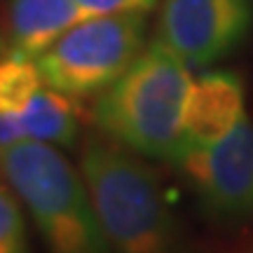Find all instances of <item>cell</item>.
I'll use <instances>...</instances> for the list:
<instances>
[{
    "mask_svg": "<svg viewBox=\"0 0 253 253\" xmlns=\"http://www.w3.org/2000/svg\"><path fill=\"white\" fill-rule=\"evenodd\" d=\"M78 167L113 253H188L181 223L141 155L89 136Z\"/></svg>",
    "mask_w": 253,
    "mask_h": 253,
    "instance_id": "6da1fadb",
    "label": "cell"
},
{
    "mask_svg": "<svg viewBox=\"0 0 253 253\" xmlns=\"http://www.w3.org/2000/svg\"><path fill=\"white\" fill-rule=\"evenodd\" d=\"M190 84V66L155 38L99 94L91 120L101 136L126 150L148 160L171 162L183 145Z\"/></svg>",
    "mask_w": 253,
    "mask_h": 253,
    "instance_id": "7a4b0ae2",
    "label": "cell"
},
{
    "mask_svg": "<svg viewBox=\"0 0 253 253\" xmlns=\"http://www.w3.org/2000/svg\"><path fill=\"white\" fill-rule=\"evenodd\" d=\"M0 176L21 199L47 253H113L80 167L56 145L21 141L0 153Z\"/></svg>",
    "mask_w": 253,
    "mask_h": 253,
    "instance_id": "3957f363",
    "label": "cell"
},
{
    "mask_svg": "<svg viewBox=\"0 0 253 253\" xmlns=\"http://www.w3.org/2000/svg\"><path fill=\"white\" fill-rule=\"evenodd\" d=\"M145 12L87 17L36 56L52 89L73 99L99 96L143 52Z\"/></svg>",
    "mask_w": 253,
    "mask_h": 253,
    "instance_id": "277c9868",
    "label": "cell"
},
{
    "mask_svg": "<svg viewBox=\"0 0 253 253\" xmlns=\"http://www.w3.org/2000/svg\"><path fill=\"white\" fill-rule=\"evenodd\" d=\"M171 164L211 220L235 225L253 218V125L249 118L216 143L183 145Z\"/></svg>",
    "mask_w": 253,
    "mask_h": 253,
    "instance_id": "5b68a950",
    "label": "cell"
},
{
    "mask_svg": "<svg viewBox=\"0 0 253 253\" xmlns=\"http://www.w3.org/2000/svg\"><path fill=\"white\" fill-rule=\"evenodd\" d=\"M253 0H162L157 40L190 68L213 66L244 42Z\"/></svg>",
    "mask_w": 253,
    "mask_h": 253,
    "instance_id": "8992f818",
    "label": "cell"
},
{
    "mask_svg": "<svg viewBox=\"0 0 253 253\" xmlns=\"http://www.w3.org/2000/svg\"><path fill=\"white\" fill-rule=\"evenodd\" d=\"M244 118L246 108L242 78L230 71L202 73L190 84L183 122V145L216 143Z\"/></svg>",
    "mask_w": 253,
    "mask_h": 253,
    "instance_id": "52a82bcc",
    "label": "cell"
},
{
    "mask_svg": "<svg viewBox=\"0 0 253 253\" xmlns=\"http://www.w3.org/2000/svg\"><path fill=\"white\" fill-rule=\"evenodd\" d=\"M89 14L75 0H9L2 31L0 52H17L36 59L40 52Z\"/></svg>",
    "mask_w": 253,
    "mask_h": 253,
    "instance_id": "ba28073f",
    "label": "cell"
},
{
    "mask_svg": "<svg viewBox=\"0 0 253 253\" xmlns=\"http://www.w3.org/2000/svg\"><path fill=\"white\" fill-rule=\"evenodd\" d=\"M26 141H40L56 148H73L80 138L78 99L42 84L21 110Z\"/></svg>",
    "mask_w": 253,
    "mask_h": 253,
    "instance_id": "9c48e42d",
    "label": "cell"
},
{
    "mask_svg": "<svg viewBox=\"0 0 253 253\" xmlns=\"http://www.w3.org/2000/svg\"><path fill=\"white\" fill-rule=\"evenodd\" d=\"M0 253H31L24 204L0 176Z\"/></svg>",
    "mask_w": 253,
    "mask_h": 253,
    "instance_id": "30bf717a",
    "label": "cell"
},
{
    "mask_svg": "<svg viewBox=\"0 0 253 253\" xmlns=\"http://www.w3.org/2000/svg\"><path fill=\"white\" fill-rule=\"evenodd\" d=\"M246 253H253V246H251V249H249V251H246Z\"/></svg>",
    "mask_w": 253,
    "mask_h": 253,
    "instance_id": "8fae6325",
    "label": "cell"
}]
</instances>
